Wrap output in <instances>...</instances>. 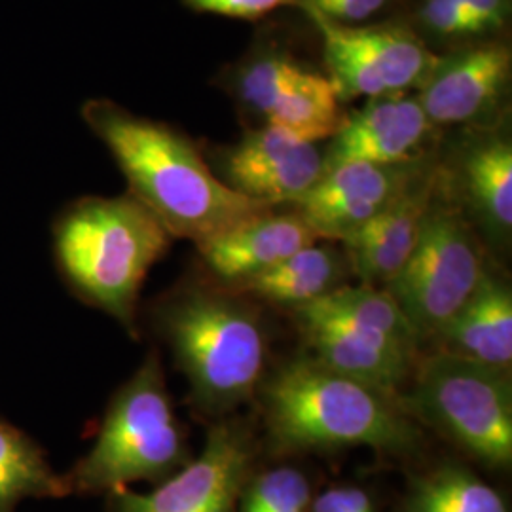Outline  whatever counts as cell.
Wrapping results in <instances>:
<instances>
[{
	"label": "cell",
	"instance_id": "cell-1",
	"mask_svg": "<svg viewBox=\"0 0 512 512\" xmlns=\"http://www.w3.org/2000/svg\"><path fill=\"white\" fill-rule=\"evenodd\" d=\"M80 114L109 148L128 181L129 194L164 224L173 239L200 245L241 220L272 209L232 190L179 129L137 116L109 99H90Z\"/></svg>",
	"mask_w": 512,
	"mask_h": 512
},
{
	"label": "cell",
	"instance_id": "cell-13",
	"mask_svg": "<svg viewBox=\"0 0 512 512\" xmlns=\"http://www.w3.org/2000/svg\"><path fill=\"white\" fill-rule=\"evenodd\" d=\"M431 129L418 97L403 93L372 97L363 109L344 118L325 152V169L349 162H418Z\"/></svg>",
	"mask_w": 512,
	"mask_h": 512
},
{
	"label": "cell",
	"instance_id": "cell-11",
	"mask_svg": "<svg viewBox=\"0 0 512 512\" xmlns=\"http://www.w3.org/2000/svg\"><path fill=\"white\" fill-rule=\"evenodd\" d=\"M224 183L241 196L274 207L294 203L325 173V154L283 129L247 133L222 160Z\"/></svg>",
	"mask_w": 512,
	"mask_h": 512
},
{
	"label": "cell",
	"instance_id": "cell-3",
	"mask_svg": "<svg viewBox=\"0 0 512 512\" xmlns=\"http://www.w3.org/2000/svg\"><path fill=\"white\" fill-rule=\"evenodd\" d=\"M171 241L164 224L129 192L80 198L54 222L55 264L63 281L133 336L139 294Z\"/></svg>",
	"mask_w": 512,
	"mask_h": 512
},
{
	"label": "cell",
	"instance_id": "cell-25",
	"mask_svg": "<svg viewBox=\"0 0 512 512\" xmlns=\"http://www.w3.org/2000/svg\"><path fill=\"white\" fill-rule=\"evenodd\" d=\"M310 480L293 467H279L249 478L238 512H310Z\"/></svg>",
	"mask_w": 512,
	"mask_h": 512
},
{
	"label": "cell",
	"instance_id": "cell-4",
	"mask_svg": "<svg viewBox=\"0 0 512 512\" xmlns=\"http://www.w3.org/2000/svg\"><path fill=\"white\" fill-rule=\"evenodd\" d=\"M196 408L222 416L251 399L266 366V334L255 310L232 291L200 285L167 294L152 310Z\"/></svg>",
	"mask_w": 512,
	"mask_h": 512
},
{
	"label": "cell",
	"instance_id": "cell-24",
	"mask_svg": "<svg viewBox=\"0 0 512 512\" xmlns=\"http://www.w3.org/2000/svg\"><path fill=\"white\" fill-rule=\"evenodd\" d=\"M304 67L289 55L268 52L249 59L236 76L238 97L264 118L293 86Z\"/></svg>",
	"mask_w": 512,
	"mask_h": 512
},
{
	"label": "cell",
	"instance_id": "cell-9",
	"mask_svg": "<svg viewBox=\"0 0 512 512\" xmlns=\"http://www.w3.org/2000/svg\"><path fill=\"white\" fill-rule=\"evenodd\" d=\"M255 446L241 423L215 425L202 454L165 478L150 494L118 488L110 492L112 512H238L251 478Z\"/></svg>",
	"mask_w": 512,
	"mask_h": 512
},
{
	"label": "cell",
	"instance_id": "cell-28",
	"mask_svg": "<svg viewBox=\"0 0 512 512\" xmlns=\"http://www.w3.org/2000/svg\"><path fill=\"white\" fill-rule=\"evenodd\" d=\"M296 4L310 6L325 18L351 25L378 14L387 0H298Z\"/></svg>",
	"mask_w": 512,
	"mask_h": 512
},
{
	"label": "cell",
	"instance_id": "cell-2",
	"mask_svg": "<svg viewBox=\"0 0 512 512\" xmlns=\"http://www.w3.org/2000/svg\"><path fill=\"white\" fill-rule=\"evenodd\" d=\"M264 404L270 437L289 450L370 446L410 454L421 440L397 395L344 376L313 357L281 366L264 387Z\"/></svg>",
	"mask_w": 512,
	"mask_h": 512
},
{
	"label": "cell",
	"instance_id": "cell-21",
	"mask_svg": "<svg viewBox=\"0 0 512 512\" xmlns=\"http://www.w3.org/2000/svg\"><path fill=\"white\" fill-rule=\"evenodd\" d=\"M340 97L329 78L304 69L293 86L266 116L270 126L283 129L302 143L332 139L344 124Z\"/></svg>",
	"mask_w": 512,
	"mask_h": 512
},
{
	"label": "cell",
	"instance_id": "cell-15",
	"mask_svg": "<svg viewBox=\"0 0 512 512\" xmlns=\"http://www.w3.org/2000/svg\"><path fill=\"white\" fill-rule=\"evenodd\" d=\"M294 315L313 353L311 357L353 380L397 395L414 368L416 351L376 332L355 327L311 306L296 308Z\"/></svg>",
	"mask_w": 512,
	"mask_h": 512
},
{
	"label": "cell",
	"instance_id": "cell-20",
	"mask_svg": "<svg viewBox=\"0 0 512 512\" xmlns=\"http://www.w3.org/2000/svg\"><path fill=\"white\" fill-rule=\"evenodd\" d=\"M65 495V476L55 473L44 450L27 433L0 420V512H16L23 499Z\"/></svg>",
	"mask_w": 512,
	"mask_h": 512
},
{
	"label": "cell",
	"instance_id": "cell-19",
	"mask_svg": "<svg viewBox=\"0 0 512 512\" xmlns=\"http://www.w3.org/2000/svg\"><path fill=\"white\" fill-rule=\"evenodd\" d=\"M461 192L484 230L503 245L512 228V145L497 133L471 143L459 165Z\"/></svg>",
	"mask_w": 512,
	"mask_h": 512
},
{
	"label": "cell",
	"instance_id": "cell-27",
	"mask_svg": "<svg viewBox=\"0 0 512 512\" xmlns=\"http://www.w3.org/2000/svg\"><path fill=\"white\" fill-rule=\"evenodd\" d=\"M183 2L186 8L194 12L253 21V19L272 14L281 6L296 4L298 0H183Z\"/></svg>",
	"mask_w": 512,
	"mask_h": 512
},
{
	"label": "cell",
	"instance_id": "cell-5",
	"mask_svg": "<svg viewBox=\"0 0 512 512\" xmlns=\"http://www.w3.org/2000/svg\"><path fill=\"white\" fill-rule=\"evenodd\" d=\"M183 425L158 351L112 397L90 452L65 476L69 494H110L133 482H164L190 461Z\"/></svg>",
	"mask_w": 512,
	"mask_h": 512
},
{
	"label": "cell",
	"instance_id": "cell-7",
	"mask_svg": "<svg viewBox=\"0 0 512 512\" xmlns=\"http://www.w3.org/2000/svg\"><path fill=\"white\" fill-rule=\"evenodd\" d=\"M484 272V253L471 224L458 207L435 198L412 255L384 289L420 340L435 338L473 294Z\"/></svg>",
	"mask_w": 512,
	"mask_h": 512
},
{
	"label": "cell",
	"instance_id": "cell-12",
	"mask_svg": "<svg viewBox=\"0 0 512 512\" xmlns=\"http://www.w3.org/2000/svg\"><path fill=\"white\" fill-rule=\"evenodd\" d=\"M511 67L509 46L495 42L440 57L418 101L433 126L480 122L501 105L511 84Z\"/></svg>",
	"mask_w": 512,
	"mask_h": 512
},
{
	"label": "cell",
	"instance_id": "cell-14",
	"mask_svg": "<svg viewBox=\"0 0 512 512\" xmlns=\"http://www.w3.org/2000/svg\"><path fill=\"white\" fill-rule=\"evenodd\" d=\"M439 190L435 171L420 173L384 209L342 239L349 270L363 285L385 287L401 272L420 238Z\"/></svg>",
	"mask_w": 512,
	"mask_h": 512
},
{
	"label": "cell",
	"instance_id": "cell-30",
	"mask_svg": "<svg viewBox=\"0 0 512 512\" xmlns=\"http://www.w3.org/2000/svg\"><path fill=\"white\" fill-rule=\"evenodd\" d=\"M478 18L486 23L490 31L505 27L511 14V0H463Z\"/></svg>",
	"mask_w": 512,
	"mask_h": 512
},
{
	"label": "cell",
	"instance_id": "cell-17",
	"mask_svg": "<svg viewBox=\"0 0 512 512\" xmlns=\"http://www.w3.org/2000/svg\"><path fill=\"white\" fill-rule=\"evenodd\" d=\"M435 338L442 344L440 351L484 365L511 368L512 293L509 283L486 268L473 294Z\"/></svg>",
	"mask_w": 512,
	"mask_h": 512
},
{
	"label": "cell",
	"instance_id": "cell-18",
	"mask_svg": "<svg viewBox=\"0 0 512 512\" xmlns=\"http://www.w3.org/2000/svg\"><path fill=\"white\" fill-rule=\"evenodd\" d=\"M348 270L346 253L330 245L311 243L272 268L228 287V291L251 294L296 310L346 285L344 279Z\"/></svg>",
	"mask_w": 512,
	"mask_h": 512
},
{
	"label": "cell",
	"instance_id": "cell-23",
	"mask_svg": "<svg viewBox=\"0 0 512 512\" xmlns=\"http://www.w3.org/2000/svg\"><path fill=\"white\" fill-rule=\"evenodd\" d=\"M403 512H509L501 495L459 465L439 469L412 482Z\"/></svg>",
	"mask_w": 512,
	"mask_h": 512
},
{
	"label": "cell",
	"instance_id": "cell-26",
	"mask_svg": "<svg viewBox=\"0 0 512 512\" xmlns=\"http://www.w3.org/2000/svg\"><path fill=\"white\" fill-rule=\"evenodd\" d=\"M420 19L425 29L440 37L490 33L486 23L463 0H423Z\"/></svg>",
	"mask_w": 512,
	"mask_h": 512
},
{
	"label": "cell",
	"instance_id": "cell-16",
	"mask_svg": "<svg viewBox=\"0 0 512 512\" xmlns=\"http://www.w3.org/2000/svg\"><path fill=\"white\" fill-rule=\"evenodd\" d=\"M317 241V234L298 213L277 215L266 209L203 241L196 249L205 266L232 287Z\"/></svg>",
	"mask_w": 512,
	"mask_h": 512
},
{
	"label": "cell",
	"instance_id": "cell-29",
	"mask_svg": "<svg viewBox=\"0 0 512 512\" xmlns=\"http://www.w3.org/2000/svg\"><path fill=\"white\" fill-rule=\"evenodd\" d=\"M310 512H374V505L361 488H332L311 499Z\"/></svg>",
	"mask_w": 512,
	"mask_h": 512
},
{
	"label": "cell",
	"instance_id": "cell-10",
	"mask_svg": "<svg viewBox=\"0 0 512 512\" xmlns=\"http://www.w3.org/2000/svg\"><path fill=\"white\" fill-rule=\"evenodd\" d=\"M420 173L418 162L336 165L325 169L321 179L294 202L296 213L317 238L342 241L393 202Z\"/></svg>",
	"mask_w": 512,
	"mask_h": 512
},
{
	"label": "cell",
	"instance_id": "cell-6",
	"mask_svg": "<svg viewBox=\"0 0 512 512\" xmlns=\"http://www.w3.org/2000/svg\"><path fill=\"white\" fill-rule=\"evenodd\" d=\"M401 404L412 418L429 423L480 463L511 467L509 368L439 351L421 361L414 387Z\"/></svg>",
	"mask_w": 512,
	"mask_h": 512
},
{
	"label": "cell",
	"instance_id": "cell-8",
	"mask_svg": "<svg viewBox=\"0 0 512 512\" xmlns=\"http://www.w3.org/2000/svg\"><path fill=\"white\" fill-rule=\"evenodd\" d=\"M313 19L325 44L329 80L340 101L382 97L421 88L440 57L403 25L355 27L300 6Z\"/></svg>",
	"mask_w": 512,
	"mask_h": 512
},
{
	"label": "cell",
	"instance_id": "cell-22",
	"mask_svg": "<svg viewBox=\"0 0 512 512\" xmlns=\"http://www.w3.org/2000/svg\"><path fill=\"white\" fill-rule=\"evenodd\" d=\"M306 306L327 313L330 317L342 319L355 327L376 332L412 351H416L421 342L418 332L406 319L401 306L384 287H372L363 283L359 287L342 285Z\"/></svg>",
	"mask_w": 512,
	"mask_h": 512
}]
</instances>
